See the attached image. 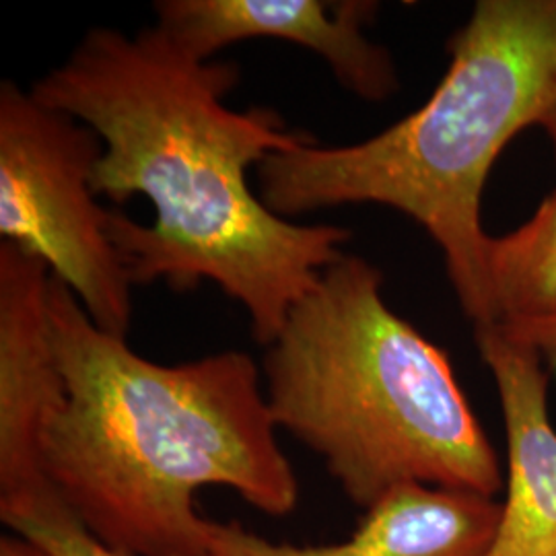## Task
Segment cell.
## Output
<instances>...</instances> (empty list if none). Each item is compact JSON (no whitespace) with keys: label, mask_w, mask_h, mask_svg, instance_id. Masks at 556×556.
<instances>
[{"label":"cell","mask_w":556,"mask_h":556,"mask_svg":"<svg viewBox=\"0 0 556 556\" xmlns=\"http://www.w3.org/2000/svg\"><path fill=\"white\" fill-rule=\"evenodd\" d=\"M238 80L236 64L192 59L157 25L137 36L93 27L31 93L98 132V197L151 200L153 225L112 208L110 238L132 285L163 278L192 291L213 280L268 346L351 233L282 219L250 188V167L309 139L273 110H231L225 98Z\"/></svg>","instance_id":"cell-1"},{"label":"cell","mask_w":556,"mask_h":556,"mask_svg":"<svg viewBox=\"0 0 556 556\" xmlns=\"http://www.w3.org/2000/svg\"><path fill=\"white\" fill-rule=\"evenodd\" d=\"M48 309L66 400L46 431L43 475L93 536L132 556H211L200 489H231L268 516L298 507L248 353L153 363L100 330L56 277Z\"/></svg>","instance_id":"cell-2"},{"label":"cell","mask_w":556,"mask_h":556,"mask_svg":"<svg viewBox=\"0 0 556 556\" xmlns=\"http://www.w3.org/2000/svg\"><path fill=\"white\" fill-rule=\"evenodd\" d=\"M450 52L431 100L378 137L270 153L258 165L260 200L282 219L365 202L408 215L441 248L477 328L498 324L480 194L556 80V0H480Z\"/></svg>","instance_id":"cell-3"},{"label":"cell","mask_w":556,"mask_h":556,"mask_svg":"<svg viewBox=\"0 0 556 556\" xmlns=\"http://www.w3.org/2000/svg\"><path fill=\"white\" fill-rule=\"evenodd\" d=\"M381 282L342 256L291 307L264 355L275 425L363 509L402 484L495 497L497 452L447 353L386 305Z\"/></svg>","instance_id":"cell-4"},{"label":"cell","mask_w":556,"mask_h":556,"mask_svg":"<svg viewBox=\"0 0 556 556\" xmlns=\"http://www.w3.org/2000/svg\"><path fill=\"white\" fill-rule=\"evenodd\" d=\"M101 155L87 124L0 85V236L43 260L100 330L126 338L132 280L91 184Z\"/></svg>","instance_id":"cell-5"},{"label":"cell","mask_w":556,"mask_h":556,"mask_svg":"<svg viewBox=\"0 0 556 556\" xmlns=\"http://www.w3.org/2000/svg\"><path fill=\"white\" fill-rule=\"evenodd\" d=\"M374 2L324 0H160L157 27L188 56L211 62L223 48L277 38L314 50L349 91L386 100L396 91L390 54L363 36Z\"/></svg>","instance_id":"cell-6"},{"label":"cell","mask_w":556,"mask_h":556,"mask_svg":"<svg viewBox=\"0 0 556 556\" xmlns=\"http://www.w3.org/2000/svg\"><path fill=\"white\" fill-rule=\"evenodd\" d=\"M50 266L0 239V498L50 484L46 431L66 400L50 326Z\"/></svg>","instance_id":"cell-7"},{"label":"cell","mask_w":556,"mask_h":556,"mask_svg":"<svg viewBox=\"0 0 556 556\" xmlns=\"http://www.w3.org/2000/svg\"><path fill=\"white\" fill-rule=\"evenodd\" d=\"M475 332L497 381L509 445L507 501L486 556H556V431L546 408L542 355L501 324L477 326Z\"/></svg>","instance_id":"cell-8"},{"label":"cell","mask_w":556,"mask_h":556,"mask_svg":"<svg viewBox=\"0 0 556 556\" xmlns=\"http://www.w3.org/2000/svg\"><path fill=\"white\" fill-rule=\"evenodd\" d=\"M503 505L477 493L402 484L374 503L353 536L326 546L277 544L238 521H208L211 556H486Z\"/></svg>","instance_id":"cell-9"},{"label":"cell","mask_w":556,"mask_h":556,"mask_svg":"<svg viewBox=\"0 0 556 556\" xmlns=\"http://www.w3.org/2000/svg\"><path fill=\"white\" fill-rule=\"evenodd\" d=\"M486 264L498 324L556 319V192L514 233L491 238Z\"/></svg>","instance_id":"cell-10"},{"label":"cell","mask_w":556,"mask_h":556,"mask_svg":"<svg viewBox=\"0 0 556 556\" xmlns=\"http://www.w3.org/2000/svg\"><path fill=\"white\" fill-rule=\"evenodd\" d=\"M0 519L13 534L54 556H132L93 536L50 484L20 497L0 498Z\"/></svg>","instance_id":"cell-11"},{"label":"cell","mask_w":556,"mask_h":556,"mask_svg":"<svg viewBox=\"0 0 556 556\" xmlns=\"http://www.w3.org/2000/svg\"><path fill=\"white\" fill-rule=\"evenodd\" d=\"M501 328L517 340L534 346L540 355L556 358V319L501 321Z\"/></svg>","instance_id":"cell-12"},{"label":"cell","mask_w":556,"mask_h":556,"mask_svg":"<svg viewBox=\"0 0 556 556\" xmlns=\"http://www.w3.org/2000/svg\"><path fill=\"white\" fill-rule=\"evenodd\" d=\"M0 556H54L25 538L11 534L0 538Z\"/></svg>","instance_id":"cell-13"},{"label":"cell","mask_w":556,"mask_h":556,"mask_svg":"<svg viewBox=\"0 0 556 556\" xmlns=\"http://www.w3.org/2000/svg\"><path fill=\"white\" fill-rule=\"evenodd\" d=\"M536 124L551 135L556 149V80L553 83V87H551V93H548V98L544 101L540 114H538Z\"/></svg>","instance_id":"cell-14"}]
</instances>
